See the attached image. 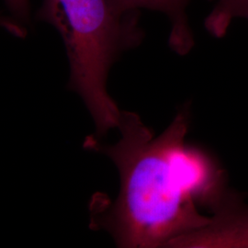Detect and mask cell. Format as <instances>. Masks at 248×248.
I'll list each match as a JSON object with an SVG mask.
<instances>
[{
    "label": "cell",
    "mask_w": 248,
    "mask_h": 248,
    "mask_svg": "<svg viewBox=\"0 0 248 248\" xmlns=\"http://www.w3.org/2000/svg\"><path fill=\"white\" fill-rule=\"evenodd\" d=\"M115 144L89 136L85 147L114 162L121 189L114 202L94 196L91 227L108 232L121 248H174L202 229L229 189L213 156L187 143L188 113L180 111L169 128L154 137L139 116L122 111Z\"/></svg>",
    "instance_id": "obj_1"
},
{
    "label": "cell",
    "mask_w": 248,
    "mask_h": 248,
    "mask_svg": "<svg viewBox=\"0 0 248 248\" xmlns=\"http://www.w3.org/2000/svg\"><path fill=\"white\" fill-rule=\"evenodd\" d=\"M138 15L121 12L110 0H44L38 13L62 37L69 89L88 107L98 137L119 126L122 111L108 94L107 78L119 56L142 43Z\"/></svg>",
    "instance_id": "obj_2"
},
{
    "label": "cell",
    "mask_w": 248,
    "mask_h": 248,
    "mask_svg": "<svg viewBox=\"0 0 248 248\" xmlns=\"http://www.w3.org/2000/svg\"><path fill=\"white\" fill-rule=\"evenodd\" d=\"M208 224L179 240L174 248H248V205L230 189Z\"/></svg>",
    "instance_id": "obj_3"
},
{
    "label": "cell",
    "mask_w": 248,
    "mask_h": 248,
    "mask_svg": "<svg viewBox=\"0 0 248 248\" xmlns=\"http://www.w3.org/2000/svg\"><path fill=\"white\" fill-rule=\"evenodd\" d=\"M124 13H139L146 9L162 13L170 24V42L177 52H186L192 45V34L186 14L189 0H110Z\"/></svg>",
    "instance_id": "obj_4"
},
{
    "label": "cell",
    "mask_w": 248,
    "mask_h": 248,
    "mask_svg": "<svg viewBox=\"0 0 248 248\" xmlns=\"http://www.w3.org/2000/svg\"><path fill=\"white\" fill-rule=\"evenodd\" d=\"M213 7L205 18L206 30L214 37L225 35L234 19L248 21V0H210Z\"/></svg>",
    "instance_id": "obj_5"
},
{
    "label": "cell",
    "mask_w": 248,
    "mask_h": 248,
    "mask_svg": "<svg viewBox=\"0 0 248 248\" xmlns=\"http://www.w3.org/2000/svg\"><path fill=\"white\" fill-rule=\"evenodd\" d=\"M15 18L21 22L30 21V0H4Z\"/></svg>",
    "instance_id": "obj_6"
},
{
    "label": "cell",
    "mask_w": 248,
    "mask_h": 248,
    "mask_svg": "<svg viewBox=\"0 0 248 248\" xmlns=\"http://www.w3.org/2000/svg\"><path fill=\"white\" fill-rule=\"evenodd\" d=\"M0 28L4 29L12 35L18 38H24L27 34L26 28L22 25V22L17 18H12L5 16L0 12Z\"/></svg>",
    "instance_id": "obj_7"
}]
</instances>
